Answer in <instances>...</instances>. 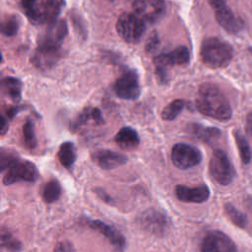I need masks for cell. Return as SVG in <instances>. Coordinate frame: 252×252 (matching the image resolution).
Returning <instances> with one entry per match:
<instances>
[{"label": "cell", "mask_w": 252, "mask_h": 252, "mask_svg": "<svg viewBox=\"0 0 252 252\" xmlns=\"http://www.w3.org/2000/svg\"><path fill=\"white\" fill-rule=\"evenodd\" d=\"M20 28V19L15 15L6 16L2 20L1 24V32L5 36L15 35Z\"/></svg>", "instance_id": "cell-27"}, {"label": "cell", "mask_w": 252, "mask_h": 252, "mask_svg": "<svg viewBox=\"0 0 252 252\" xmlns=\"http://www.w3.org/2000/svg\"><path fill=\"white\" fill-rule=\"evenodd\" d=\"M190 130L194 136L197 137V139L206 143H211L213 140H216L220 136V131L214 127H205L202 125L193 124Z\"/></svg>", "instance_id": "cell-21"}, {"label": "cell", "mask_w": 252, "mask_h": 252, "mask_svg": "<svg viewBox=\"0 0 252 252\" xmlns=\"http://www.w3.org/2000/svg\"><path fill=\"white\" fill-rule=\"evenodd\" d=\"M115 94L126 100L137 99L141 94V87L138 75L133 70H126L122 73L113 85Z\"/></svg>", "instance_id": "cell-10"}, {"label": "cell", "mask_w": 252, "mask_h": 252, "mask_svg": "<svg viewBox=\"0 0 252 252\" xmlns=\"http://www.w3.org/2000/svg\"><path fill=\"white\" fill-rule=\"evenodd\" d=\"M184 106H185V101L182 99H175L171 101L163 108L161 112V118L167 121L173 120L180 114Z\"/></svg>", "instance_id": "cell-26"}, {"label": "cell", "mask_w": 252, "mask_h": 252, "mask_svg": "<svg viewBox=\"0 0 252 252\" xmlns=\"http://www.w3.org/2000/svg\"><path fill=\"white\" fill-rule=\"evenodd\" d=\"M137 222L142 229L156 236H163L170 228V220L167 215L155 208L142 212L137 218Z\"/></svg>", "instance_id": "cell-6"}, {"label": "cell", "mask_w": 252, "mask_h": 252, "mask_svg": "<svg viewBox=\"0 0 252 252\" xmlns=\"http://www.w3.org/2000/svg\"><path fill=\"white\" fill-rule=\"evenodd\" d=\"M23 85L21 81L13 77H6L1 81L2 92L14 101H19L22 97Z\"/></svg>", "instance_id": "cell-19"}, {"label": "cell", "mask_w": 252, "mask_h": 252, "mask_svg": "<svg viewBox=\"0 0 252 252\" xmlns=\"http://www.w3.org/2000/svg\"><path fill=\"white\" fill-rule=\"evenodd\" d=\"M195 105L199 112L217 120L226 121L232 115L228 100L220 90L211 83H204L199 87Z\"/></svg>", "instance_id": "cell-1"}, {"label": "cell", "mask_w": 252, "mask_h": 252, "mask_svg": "<svg viewBox=\"0 0 252 252\" xmlns=\"http://www.w3.org/2000/svg\"><path fill=\"white\" fill-rule=\"evenodd\" d=\"M19 158L14 153H11L9 151H5L4 149L1 150V156H0V165H1V171L4 172L8 169L10 165H12L16 160H18Z\"/></svg>", "instance_id": "cell-30"}, {"label": "cell", "mask_w": 252, "mask_h": 252, "mask_svg": "<svg viewBox=\"0 0 252 252\" xmlns=\"http://www.w3.org/2000/svg\"><path fill=\"white\" fill-rule=\"evenodd\" d=\"M21 7L32 24H51L64 7V0H21Z\"/></svg>", "instance_id": "cell-2"}, {"label": "cell", "mask_w": 252, "mask_h": 252, "mask_svg": "<svg viewBox=\"0 0 252 252\" xmlns=\"http://www.w3.org/2000/svg\"><path fill=\"white\" fill-rule=\"evenodd\" d=\"M233 135H234L235 143H236L237 149L239 151V155H240L242 162L244 164L249 163L251 160V158H252V152H251L248 141L239 131H234Z\"/></svg>", "instance_id": "cell-23"}, {"label": "cell", "mask_w": 252, "mask_h": 252, "mask_svg": "<svg viewBox=\"0 0 252 252\" xmlns=\"http://www.w3.org/2000/svg\"><path fill=\"white\" fill-rule=\"evenodd\" d=\"M57 158L60 161V163L67 169H70L73 164L76 161V149L73 143L71 142H65L61 144L58 153H57Z\"/></svg>", "instance_id": "cell-20"}, {"label": "cell", "mask_w": 252, "mask_h": 252, "mask_svg": "<svg viewBox=\"0 0 252 252\" xmlns=\"http://www.w3.org/2000/svg\"><path fill=\"white\" fill-rule=\"evenodd\" d=\"M215 18L218 24L229 33H237L243 29V21L236 17L234 13L227 7L223 6L216 10Z\"/></svg>", "instance_id": "cell-17"}, {"label": "cell", "mask_w": 252, "mask_h": 252, "mask_svg": "<svg viewBox=\"0 0 252 252\" xmlns=\"http://www.w3.org/2000/svg\"><path fill=\"white\" fill-rule=\"evenodd\" d=\"M94 192L96 193V195H97L103 202H105V203H107V204H113V203H114L113 199L105 192L104 189H102V188H95Z\"/></svg>", "instance_id": "cell-33"}, {"label": "cell", "mask_w": 252, "mask_h": 252, "mask_svg": "<svg viewBox=\"0 0 252 252\" xmlns=\"http://www.w3.org/2000/svg\"><path fill=\"white\" fill-rule=\"evenodd\" d=\"M84 222L92 229L102 234L109 241V243L115 248L116 251L124 252L126 247L125 237L114 226L108 223H105L99 220H93L89 218H85Z\"/></svg>", "instance_id": "cell-13"}, {"label": "cell", "mask_w": 252, "mask_h": 252, "mask_svg": "<svg viewBox=\"0 0 252 252\" xmlns=\"http://www.w3.org/2000/svg\"><path fill=\"white\" fill-rule=\"evenodd\" d=\"M225 3H226V0H209V4H210L215 10L220 9V8H221V7H223V6H226Z\"/></svg>", "instance_id": "cell-35"}, {"label": "cell", "mask_w": 252, "mask_h": 252, "mask_svg": "<svg viewBox=\"0 0 252 252\" xmlns=\"http://www.w3.org/2000/svg\"><path fill=\"white\" fill-rule=\"evenodd\" d=\"M94 120V122H97V123H101L102 122V117H101V114L99 112V110L97 108H88L86 109L81 115L80 117L77 119L76 121V126H80L81 124L85 123L86 121L88 120Z\"/></svg>", "instance_id": "cell-29"}, {"label": "cell", "mask_w": 252, "mask_h": 252, "mask_svg": "<svg viewBox=\"0 0 252 252\" xmlns=\"http://www.w3.org/2000/svg\"><path fill=\"white\" fill-rule=\"evenodd\" d=\"M1 246L10 252H21L23 248L21 241L5 227L1 228Z\"/></svg>", "instance_id": "cell-25"}, {"label": "cell", "mask_w": 252, "mask_h": 252, "mask_svg": "<svg viewBox=\"0 0 252 252\" xmlns=\"http://www.w3.org/2000/svg\"><path fill=\"white\" fill-rule=\"evenodd\" d=\"M52 252H76L73 244L69 241L59 242L53 249Z\"/></svg>", "instance_id": "cell-32"}, {"label": "cell", "mask_w": 252, "mask_h": 252, "mask_svg": "<svg viewBox=\"0 0 252 252\" xmlns=\"http://www.w3.org/2000/svg\"><path fill=\"white\" fill-rule=\"evenodd\" d=\"M130 2L134 14L151 24L159 20L165 11L163 0H130Z\"/></svg>", "instance_id": "cell-12"}, {"label": "cell", "mask_w": 252, "mask_h": 252, "mask_svg": "<svg viewBox=\"0 0 252 252\" xmlns=\"http://www.w3.org/2000/svg\"><path fill=\"white\" fill-rule=\"evenodd\" d=\"M190 61V53L189 49L184 46H178L172 51L168 53H161L155 58L156 67L164 69L166 66H174V65H186Z\"/></svg>", "instance_id": "cell-15"}, {"label": "cell", "mask_w": 252, "mask_h": 252, "mask_svg": "<svg viewBox=\"0 0 252 252\" xmlns=\"http://www.w3.org/2000/svg\"><path fill=\"white\" fill-rule=\"evenodd\" d=\"M209 171L213 179L220 185H228L235 176V169L227 155L221 150H215L209 163Z\"/></svg>", "instance_id": "cell-7"}, {"label": "cell", "mask_w": 252, "mask_h": 252, "mask_svg": "<svg viewBox=\"0 0 252 252\" xmlns=\"http://www.w3.org/2000/svg\"><path fill=\"white\" fill-rule=\"evenodd\" d=\"M115 143L124 150H132L140 144V138L135 129L131 127H123L114 137Z\"/></svg>", "instance_id": "cell-18"}, {"label": "cell", "mask_w": 252, "mask_h": 252, "mask_svg": "<svg viewBox=\"0 0 252 252\" xmlns=\"http://www.w3.org/2000/svg\"><path fill=\"white\" fill-rule=\"evenodd\" d=\"M93 161L102 169H113L125 164L127 157L110 150H99L92 154Z\"/></svg>", "instance_id": "cell-16"}, {"label": "cell", "mask_w": 252, "mask_h": 252, "mask_svg": "<svg viewBox=\"0 0 252 252\" xmlns=\"http://www.w3.org/2000/svg\"><path fill=\"white\" fill-rule=\"evenodd\" d=\"M159 40H158V35L157 32H153L151 36L148 38L147 43H146V51L147 52H153L157 49L158 46Z\"/></svg>", "instance_id": "cell-31"}, {"label": "cell", "mask_w": 252, "mask_h": 252, "mask_svg": "<svg viewBox=\"0 0 252 252\" xmlns=\"http://www.w3.org/2000/svg\"><path fill=\"white\" fill-rule=\"evenodd\" d=\"M116 32L126 42L137 43L146 32V25L136 14L123 13L116 22Z\"/></svg>", "instance_id": "cell-5"}, {"label": "cell", "mask_w": 252, "mask_h": 252, "mask_svg": "<svg viewBox=\"0 0 252 252\" xmlns=\"http://www.w3.org/2000/svg\"><path fill=\"white\" fill-rule=\"evenodd\" d=\"M39 177V171L34 163L29 160H16L8 167L3 176V184L11 185L17 182H35Z\"/></svg>", "instance_id": "cell-8"}, {"label": "cell", "mask_w": 252, "mask_h": 252, "mask_svg": "<svg viewBox=\"0 0 252 252\" xmlns=\"http://www.w3.org/2000/svg\"><path fill=\"white\" fill-rule=\"evenodd\" d=\"M171 160L175 167L185 170L198 165L202 160V153L192 145L178 143L172 147Z\"/></svg>", "instance_id": "cell-9"}, {"label": "cell", "mask_w": 252, "mask_h": 252, "mask_svg": "<svg viewBox=\"0 0 252 252\" xmlns=\"http://www.w3.org/2000/svg\"><path fill=\"white\" fill-rule=\"evenodd\" d=\"M8 130V121L7 119L2 116V126H1V135H4Z\"/></svg>", "instance_id": "cell-36"}, {"label": "cell", "mask_w": 252, "mask_h": 252, "mask_svg": "<svg viewBox=\"0 0 252 252\" xmlns=\"http://www.w3.org/2000/svg\"><path fill=\"white\" fill-rule=\"evenodd\" d=\"M175 195L177 199L184 203H203L210 197V189L207 185L202 184L194 187L177 185L175 187Z\"/></svg>", "instance_id": "cell-14"}, {"label": "cell", "mask_w": 252, "mask_h": 252, "mask_svg": "<svg viewBox=\"0 0 252 252\" xmlns=\"http://www.w3.org/2000/svg\"><path fill=\"white\" fill-rule=\"evenodd\" d=\"M62 193V188L57 179H51L46 182L42 188V199L46 204L56 202Z\"/></svg>", "instance_id": "cell-22"}, {"label": "cell", "mask_w": 252, "mask_h": 252, "mask_svg": "<svg viewBox=\"0 0 252 252\" xmlns=\"http://www.w3.org/2000/svg\"><path fill=\"white\" fill-rule=\"evenodd\" d=\"M245 131L246 133L252 137V110L247 114L245 120Z\"/></svg>", "instance_id": "cell-34"}, {"label": "cell", "mask_w": 252, "mask_h": 252, "mask_svg": "<svg viewBox=\"0 0 252 252\" xmlns=\"http://www.w3.org/2000/svg\"><path fill=\"white\" fill-rule=\"evenodd\" d=\"M223 208H224V213H225L226 217L229 219V220L233 224H235L236 226H238L240 228H245L246 223H247V218L242 212L237 210L230 203H226Z\"/></svg>", "instance_id": "cell-24"}, {"label": "cell", "mask_w": 252, "mask_h": 252, "mask_svg": "<svg viewBox=\"0 0 252 252\" xmlns=\"http://www.w3.org/2000/svg\"><path fill=\"white\" fill-rule=\"evenodd\" d=\"M67 33L68 27L64 20L55 21L49 24V27L38 35L35 51L60 58L61 44L64 41Z\"/></svg>", "instance_id": "cell-4"}, {"label": "cell", "mask_w": 252, "mask_h": 252, "mask_svg": "<svg viewBox=\"0 0 252 252\" xmlns=\"http://www.w3.org/2000/svg\"><path fill=\"white\" fill-rule=\"evenodd\" d=\"M233 56L230 44L219 37L206 38L200 48L202 62L210 68H223L227 66Z\"/></svg>", "instance_id": "cell-3"}, {"label": "cell", "mask_w": 252, "mask_h": 252, "mask_svg": "<svg viewBox=\"0 0 252 252\" xmlns=\"http://www.w3.org/2000/svg\"><path fill=\"white\" fill-rule=\"evenodd\" d=\"M200 252H237V248L228 235L220 230H212L203 237Z\"/></svg>", "instance_id": "cell-11"}, {"label": "cell", "mask_w": 252, "mask_h": 252, "mask_svg": "<svg viewBox=\"0 0 252 252\" xmlns=\"http://www.w3.org/2000/svg\"><path fill=\"white\" fill-rule=\"evenodd\" d=\"M23 137L25 146L28 149H34L36 147V136L34 131V124L31 119H27L23 126Z\"/></svg>", "instance_id": "cell-28"}]
</instances>
